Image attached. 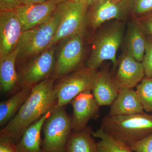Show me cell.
Segmentation results:
<instances>
[{"mask_svg": "<svg viewBox=\"0 0 152 152\" xmlns=\"http://www.w3.org/2000/svg\"><path fill=\"white\" fill-rule=\"evenodd\" d=\"M55 81L50 77L32 88L29 96L16 115L1 129L0 137L17 144L29 126L54 108L58 103Z\"/></svg>", "mask_w": 152, "mask_h": 152, "instance_id": "6da1fadb", "label": "cell"}, {"mask_svg": "<svg viewBox=\"0 0 152 152\" xmlns=\"http://www.w3.org/2000/svg\"><path fill=\"white\" fill-rule=\"evenodd\" d=\"M100 129L128 145L152 134V115L143 113L129 115L107 116Z\"/></svg>", "mask_w": 152, "mask_h": 152, "instance_id": "7a4b0ae2", "label": "cell"}, {"mask_svg": "<svg viewBox=\"0 0 152 152\" xmlns=\"http://www.w3.org/2000/svg\"><path fill=\"white\" fill-rule=\"evenodd\" d=\"M124 23L117 20L99 31L93 41L92 48L86 66L97 70L104 61L110 60L116 69V54L124 40Z\"/></svg>", "mask_w": 152, "mask_h": 152, "instance_id": "3957f363", "label": "cell"}, {"mask_svg": "<svg viewBox=\"0 0 152 152\" xmlns=\"http://www.w3.org/2000/svg\"><path fill=\"white\" fill-rule=\"evenodd\" d=\"M60 16L57 9L48 21L23 32L17 48L16 65L21 66L48 49L58 28Z\"/></svg>", "mask_w": 152, "mask_h": 152, "instance_id": "277c9868", "label": "cell"}, {"mask_svg": "<svg viewBox=\"0 0 152 152\" xmlns=\"http://www.w3.org/2000/svg\"><path fill=\"white\" fill-rule=\"evenodd\" d=\"M43 131V152H66L72 132V119L66 111V106L55 107L45 121Z\"/></svg>", "mask_w": 152, "mask_h": 152, "instance_id": "5b68a950", "label": "cell"}, {"mask_svg": "<svg viewBox=\"0 0 152 152\" xmlns=\"http://www.w3.org/2000/svg\"><path fill=\"white\" fill-rule=\"evenodd\" d=\"M91 0L78 2L69 0L58 4L57 10L60 20L54 37L48 48L62 40L80 33H85L87 12Z\"/></svg>", "mask_w": 152, "mask_h": 152, "instance_id": "8992f818", "label": "cell"}, {"mask_svg": "<svg viewBox=\"0 0 152 152\" xmlns=\"http://www.w3.org/2000/svg\"><path fill=\"white\" fill-rule=\"evenodd\" d=\"M84 34L79 33L57 43L55 67L51 77L55 81L83 66Z\"/></svg>", "mask_w": 152, "mask_h": 152, "instance_id": "52a82bcc", "label": "cell"}, {"mask_svg": "<svg viewBox=\"0 0 152 152\" xmlns=\"http://www.w3.org/2000/svg\"><path fill=\"white\" fill-rule=\"evenodd\" d=\"M97 73V71L85 66L58 80L54 85L56 107L66 106L81 93L92 91Z\"/></svg>", "mask_w": 152, "mask_h": 152, "instance_id": "ba28073f", "label": "cell"}, {"mask_svg": "<svg viewBox=\"0 0 152 152\" xmlns=\"http://www.w3.org/2000/svg\"><path fill=\"white\" fill-rule=\"evenodd\" d=\"M56 46L47 49L19 67L18 74L20 89L33 88L51 77L55 65Z\"/></svg>", "mask_w": 152, "mask_h": 152, "instance_id": "9c48e42d", "label": "cell"}, {"mask_svg": "<svg viewBox=\"0 0 152 152\" xmlns=\"http://www.w3.org/2000/svg\"><path fill=\"white\" fill-rule=\"evenodd\" d=\"M132 0H101L95 5L90 13L87 15L86 28L93 31L99 28L104 23L112 19L122 21L126 16L129 10L132 11Z\"/></svg>", "mask_w": 152, "mask_h": 152, "instance_id": "30bf717a", "label": "cell"}, {"mask_svg": "<svg viewBox=\"0 0 152 152\" xmlns=\"http://www.w3.org/2000/svg\"><path fill=\"white\" fill-rule=\"evenodd\" d=\"M23 32L15 10L1 11L0 59L15 50Z\"/></svg>", "mask_w": 152, "mask_h": 152, "instance_id": "8fae6325", "label": "cell"}, {"mask_svg": "<svg viewBox=\"0 0 152 152\" xmlns=\"http://www.w3.org/2000/svg\"><path fill=\"white\" fill-rule=\"evenodd\" d=\"M72 106V131L78 132L87 128L91 120L100 116L99 106L95 100L91 91L81 93L71 102Z\"/></svg>", "mask_w": 152, "mask_h": 152, "instance_id": "7c38bea8", "label": "cell"}, {"mask_svg": "<svg viewBox=\"0 0 152 152\" xmlns=\"http://www.w3.org/2000/svg\"><path fill=\"white\" fill-rule=\"evenodd\" d=\"M113 76L119 91L133 89L145 77L142 63L125 50L118 62L115 74Z\"/></svg>", "mask_w": 152, "mask_h": 152, "instance_id": "4fadbf2b", "label": "cell"}, {"mask_svg": "<svg viewBox=\"0 0 152 152\" xmlns=\"http://www.w3.org/2000/svg\"><path fill=\"white\" fill-rule=\"evenodd\" d=\"M57 6L54 0H48L29 5H21L15 10L24 31L48 21L56 12Z\"/></svg>", "mask_w": 152, "mask_h": 152, "instance_id": "5bb4252c", "label": "cell"}, {"mask_svg": "<svg viewBox=\"0 0 152 152\" xmlns=\"http://www.w3.org/2000/svg\"><path fill=\"white\" fill-rule=\"evenodd\" d=\"M119 91L110 72L106 70L97 71L91 92L98 105H111Z\"/></svg>", "mask_w": 152, "mask_h": 152, "instance_id": "9a60e30c", "label": "cell"}, {"mask_svg": "<svg viewBox=\"0 0 152 152\" xmlns=\"http://www.w3.org/2000/svg\"><path fill=\"white\" fill-rule=\"evenodd\" d=\"M144 113V109L133 89L120 90L110 106L108 115H129Z\"/></svg>", "mask_w": 152, "mask_h": 152, "instance_id": "2e32d148", "label": "cell"}, {"mask_svg": "<svg viewBox=\"0 0 152 152\" xmlns=\"http://www.w3.org/2000/svg\"><path fill=\"white\" fill-rule=\"evenodd\" d=\"M18 49L0 59V88L5 94H10L20 88L19 76L16 70V61Z\"/></svg>", "mask_w": 152, "mask_h": 152, "instance_id": "e0dca14e", "label": "cell"}, {"mask_svg": "<svg viewBox=\"0 0 152 152\" xmlns=\"http://www.w3.org/2000/svg\"><path fill=\"white\" fill-rule=\"evenodd\" d=\"M126 30L125 50L136 60L142 62L145 52L146 35L134 18L128 23Z\"/></svg>", "mask_w": 152, "mask_h": 152, "instance_id": "ac0fdd59", "label": "cell"}, {"mask_svg": "<svg viewBox=\"0 0 152 152\" xmlns=\"http://www.w3.org/2000/svg\"><path fill=\"white\" fill-rule=\"evenodd\" d=\"M52 110L45 114L25 131L20 140L16 144L18 151L43 152L42 148L41 132L45 121Z\"/></svg>", "mask_w": 152, "mask_h": 152, "instance_id": "d6986e66", "label": "cell"}, {"mask_svg": "<svg viewBox=\"0 0 152 152\" xmlns=\"http://www.w3.org/2000/svg\"><path fill=\"white\" fill-rule=\"evenodd\" d=\"M32 88H23L0 103V126H5L16 115L29 96Z\"/></svg>", "mask_w": 152, "mask_h": 152, "instance_id": "ffe728a7", "label": "cell"}, {"mask_svg": "<svg viewBox=\"0 0 152 152\" xmlns=\"http://www.w3.org/2000/svg\"><path fill=\"white\" fill-rule=\"evenodd\" d=\"M90 126L78 132H72L68 140L66 152H99L96 142Z\"/></svg>", "mask_w": 152, "mask_h": 152, "instance_id": "44dd1931", "label": "cell"}, {"mask_svg": "<svg viewBox=\"0 0 152 152\" xmlns=\"http://www.w3.org/2000/svg\"><path fill=\"white\" fill-rule=\"evenodd\" d=\"M92 135L94 138L100 139L97 142L99 152H134L126 144L114 138L100 128L92 131Z\"/></svg>", "mask_w": 152, "mask_h": 152, "instance_id": "7402d4cb", "label": "cell"}, {"mask_svg": "<svg viewBox=\"0 0 152 152\" xmlns=\"http://www.w3.org/2000/svg\"><path fill=\"white\" fill-rule=\"evenodd\" d=\"M135 91L144 110L152 113V77H145L137 85Z\"/></svg>", "mask_w": 152, "mask_h": 152, "instance_id": "603a6c76", "label": "cell"}, {"mask_svg": "<svg viewBox=\"0 0 152 152\" xmlns=\"http://www.w3.org/2000/svg\"><path fill=\"white\" fill-rule=\"evenodd\" d=\"M152 12V0H132V13L137 18Z\"/></svg>", "mask_w": 152, "mask_h": 152, "instance_id": "cb8c5ba5", "label": "cell"}, {"mask_svg": "<svg viewBox=\"0 0 152 152\" xmlns=\"http://www.w3.org/2000/svg\"><path fill=\"white\" fill-rule=\"evenodd\" d=\"M146 77H152V36H146V49L142 62Z\"/></svg>", "mask_w": 152, "mask_h": 152, "instance_id": "d4e9b609", "label": "cell"}, {"mask_svg": "<svg viewBox=\"0 0 152 152\" xmlns=\"http://www.w3.org/2000/svg\"><path fill=\"white\" fill-rule=\"evenodd\" d=\"M128 146L134 152H152V134Z\"/></svg>", "mask_w": 152, "mask_h": 152, "instance_id": "484cf974", "label": "cell"}, {"mask_svg": "<svg viewBox=\"0 0 152 152\" xmlns=\"http://www.w3.org/2000/svg\"><path fill=\"white\" fill-rule=\"evenodd\" d=\"M136 19L145 34L152 36V12Z\"/></svg>", "mask_w": 152, "mask_h": 152, "instance_id": "4316f807", "label": "cell"}, {"mask_svg": "<svg viewBox=\"0 0 152 152\" xmlns=\"http://www.w3.org/2000/svg\"><path fill=\"white\" fill-rule=\"evenodd\" d=\"M0 152H19L16 144L10 139L0 137Z\"/></svg>", "mask_w": 152, "mask_h": 152, "instance_id": "83f0119b", "label": "cell"}, {"mask_svg": "<svg viewBox=\"0 0 152 152\" xmlns=\"http://www.w3.org/2000/svg\"><path fill=\"white\" fill-rule=\"evenodd\" d=\"M22 0H0L1 11L15 10L22 5Z\"/></svg>", "mask_w": 152, "mask_h": 152, "instance_id": "f1b7e54d", "label": "cell"}, {"mask_svg": "<svg viewBox=\"0 0 152 152\" xmlns=\"http://www.w3.org/2000/svg\"><path fill=\"white\" fill-rule=\"evenodd\" d=\"M47 1L48 0H22V5H29L33 4L45 2Z\"/></svg>", "mask_w": 152, "mask_h": 152, "instance_id": "f546056e", "label": "cell"}, {"mask_svg": "<svg viewBox=\"0 0 152 152\" xmlns=\"http://www.w3.org/2000/svg\"><path fill=\"white\" fill-rule=\"evenodd\" d=\"M54 1H55V2L57 4H59L60 3L64 2L69 1V0H54Z\"/></svg>", "mask_w": 152, "mask_h": 152, "instance_id": "4dcf8cb0", "label": "cell"}, {"mask_svg": "<svg viewBox=\"0 0 152 152\" xmlns=\"http://www.w3.org/2000/svg\"><path fill=\"white\" fill-rule=\"evenodd\" d=\"M70 1H73L74 2H78L80 1L81 0H70Z\"/></svg>", "mask_w": 152, "mask_h": 152, "instance_id": "1f68e13d", "label": "cell"}, {"mask_svg": "<svg viewBox=\"0 0 152 152\" xmlns=\"http://www.w3.org/2000/svg\"><path fill=\"white\" fill-rule=\"evenodd\" d=\"M114 1L116 2L119 1H121V0H114Z\"/></svg>", "mask_w": 152, "mask_h": 152, "instance_id": "d6a6232c", "label": "cell"}]
</instances>
